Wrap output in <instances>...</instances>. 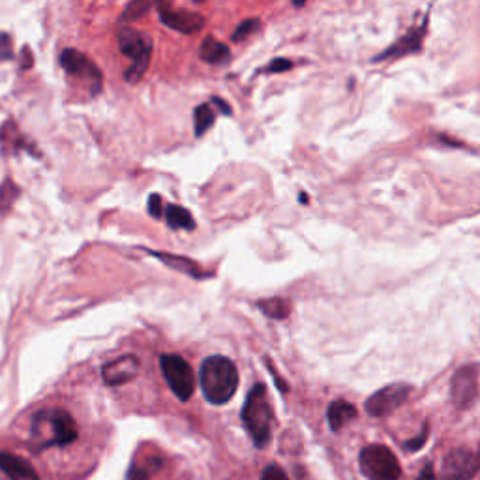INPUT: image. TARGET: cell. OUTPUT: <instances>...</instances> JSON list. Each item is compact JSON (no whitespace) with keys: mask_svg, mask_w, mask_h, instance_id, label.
Returning <instances> with one entry per match:
<instances>
[{"mask_svg":"<svg viewBox=\"0 0 480 480\" xmlns=\"http://www.w3.org/2000/svg\"><path fill=\"white\" fill-rule=\"evenodd\" d=\"M203 396L214 405L228 404L239 388V370L228 357L212 354L203 360L199 370Z\"/></svg>","mask_w":480,"mask_h":480,"instance_id":"6da1fadb","label":"cell"},{"mask_svg":"<svg viewBox=\"0 0 480 480\" xmlns=\"http://www.w3.org/2000/svg\"><path fill=\"white\" fill-rule=\"evenodd\" d=\"M272 420H274V413L268 402L266 386L257 383L250 391L244 407H242V422L257 449H263L266 447V443L271 441Z\"/></svg>","mask_w":480,"mask_h":480,"instance_id":"7a4b0ae2","label":"cell"},{"mask_svg":"<svg viewBox=\"0 0 480 480\" xmlns=\"http://www.w3.org/2000/svg\"><path fill=\"white\" fill-rule=\"evenodd\" d=\"M32 437L45 447H64L77 439L76 420L62 409L40 411L32 420Z\"/></svg>","mask_w":480,"mask_h":480,"instance_id":"3957f363","label":"cell"},{"mask_svg":"<svg viewBox=\"0 0 480 480\" xmlns=\"http://www.w3.org/2000/svg\"><path fill=\"white\" fill-rule=\"evenodd\" d=\"M119 47L124 55L132 58V66L124 71V81L130 85L139 83L151 66L152 38L146 32L128 26L119 32Z\"/></svg>","mask_w":480,"mask_h":480,"instance_id":"277c9868","label":"cell"},{"mask_svg":"<svg viewBox=\"0 0 480 480\" xmlns=\"http://www.w3.org/2000/svg\"><path fill=\"white\" fill-rule=\"evenodd\" d=\"M360 469L370 480H398L402 474L398 458L383 445H370L359 456Z\"/></svg>","mask_w":480,"mask_h":480,"instance_id":"5b68a950","label":"cell"},{"mask_svg":"<svg viewBox=\"0 0 480 480\" xmlns=\"http://www.w3.org/2000/svg\"><path fill=\"white\" fill-rule=\"evenodd\" d=\"M160 366L173 394L180 402H188L196 391V375L190 364L178 354H162Z\"/></svg>","mask_w":480,"mask_h":480,"instance_id":"8992f818","label":"cell"},{"mask_svg":"<svg viewBox=\"0 0 480 480\" xmlns=\"http://www.w3.org/2000/svg\"><path fill=\"white\" fill-rule=\"evenodd\" d=\"M411 386L405 383H394L381 391L373 392L366 400V411L372 417H385L392 411H396L405 400L409 398Z\"/></svg>","mask_w":480,"mask_h":480,"instance_id":"52a82bcc","label":"cell"},{"mask_svg":"<svg viewBox=\"0 0 480 480\" xmlns=\"http://www.w3.org/2000/svg\"><path fill=\"white\" fill-rule=\"evenodd\" d=\"M452 400L460 409H468L479 396V366L468 364L456 370L454 377L450 381Z\"/></svg>","mask_w":480,"mask_h":480,"instance_id":"ba28073f","label":"cell"},{"mask_svg":"<svg viewBox=\"0 0 480 480\" xmlns=\"http://www.w3.org/2000/svg\"><path fill=\"white\" fill-rule=\"evenodd\" d=\"M479 458L465 449H456L445 456L441 480H471L479 473Z\"/></svg>","mask_w":480,"mask_h":480,"instance_id":"9c48e42d","label":"cell"},{"mask_svg":"<svg viewBox=\"0 0 480 480\" xmlns=\"http://www.w3.org/2000/svg\"><path fill=\"white\" fill-rule=\"evenodd\" d=\"M60 66L71 76L89 77L92 94H98L101 90V71L90 62L87 55H83L77 49H64L60 55Z\"/></svg>","mask_w":480,"mask_h":480,"instance_id":"30bf717a","label":"cell"},{"mask_svg":"<svg viewBox=\"0 0 480 480\" xmlns=\"http://www.w3.org/2000/svg\"><path fill=\"white\" fill-rule=\"evenodd\" d=\"M160 19L164 25L180 32V34H196L205 26V17L201 13L178 10V8L167 6V4H160Z\"/></svg>","mask_w":480,"mask_h":480,"instance_id":"8fae6325","label":"cell"},{"mask_svg":"<svg viewBox=\"0 0 480 480\" xmlns=\"http://www.w3.org/2000/svg\"><path fill=\"white\" fill-rule=\"evenodd\" d=\"M137 373H139V360H137V357H133V354L111 360V362H108L105 366L101 368L103 381L111 386L124 385L128 381L135 379Z\"/></svg>","mask_w":480,"mask_h":480,"instance_id":"7c38bea8","label":"cell"},{"mask_svg":"<svg viewBox=\"0 0 480 480\" xmlns=\"http://www.w3.org/2000/svg\"><path fill=\"white\" fill-rule=\"evenodd\" d=\"M422 36H424V26L420 28H413V31L400 38L398 42H394L391 47H386L383 53H379L377 57H373V62H381V60H386V58H398L404 57V55H409V53H415L422 47Z\"/></svg>","mask_w":480,"mask_h":480,"instance_id":"4fadbf2b","label":"cell"},{"mask_svg":"<svg viewBox=\"0 0 480 480\" xmlns=\"http://www.w3.org/2000/svg\"><path fill=\"white\" fill-rule=\"evenodd\" d=\"M0 469L10 480H40L36 469L19 456L0 452Z\"/></svg>","mask_w":480,"mask_h":480,"instance_id":"5bb4252c","label":"cell"},{"mask_svg":"<svg viewBox=\"0 0 480 480\" xmlns=\"http://www.w3.org/2000/svg\"><path fill=\"white\" fill-rule=\"evenodd\" d=\"M154 257H158L165 266H169L173 271L182 272V274H188L191 278H207L209 274H205L201 271V266L197 265L196 261L188 259V257H182V255H173V253H164V252H151Z\"/></svg>","mask_w":480,"mask_h":480,"instance_id":"9a60e30c","label":"cell"},{"mask_svg":"<svg viewBox=\"0 0 480 480\" xmlns=\"http://www.w3.org/2000/svg\"><path fill=\"white\" fill-rule=\"evenodd\" d=\"M199 57H201L203 62L214 64V66L228 64L231 60V49L225 44L212 38V36H207L203 40L201 47H199Z\"/></svg>","mask_w":480,"mask_h":480,"instance_id":"2e32d148","label":"cell"},{"mask_svg":"<svg viewBox=\"0 0 480 480\" xmlns=\"http://www.w3.org/2000/svg\"><path fill=\"white\" fill-rule=\"evenodd\" d=\"M354 417H357L354 405H351L349 402H343V400L332 402L329 405V411H327V418H329V426L332 431H340Z\"/></svg>","mask_w":480,"mask_h":480,"instance_id":"e0dca14e","label":"cell"},{"mask_svg":"<svg viewBox=\"0 0 480 480\" xmlns=\"http://www.w3.org/2000/svg\"><path fill=\"white\" fill-rule=\"evenodd\" d=\"M165 220L171 229H186V231H194L196 229V220L194 216L178 205H169L165 209Z\"/></svg>","mask_w":480,"mask_h":480,"instance_id":"ac0fdd59","label":"cell"},{"mask_svg":"<svg viewBox=\"0 0 480 480\" xmlns=\"http://www.w3.org/2000/svg\"><path fill=\"white\" fill-rule=\"evenodd\" d=\"M257 308L271 319H285L291 314V302L287 298H265L257 302Z\"/></svg>","mask_w":480,"mask_h":480,"instance_id":"d6986e66","label":"cell"},{"mask_svg":"<svg viewBox=\"0 0 480 480\" xmlns=\"http://www.w3.org/2000/svg\"><path fill=\"white\" fill-rule=\"evenodd\" d=\"M214 120L216 113L212 111L210 105H207V103L199 105V108L196 109V113H194V124H196L197 137H201V135H205V133L209 132L210 128L214 126Z\"/></svg>","mask_w":480,"mask_h":480,"instance_id":"ffe728a7","label":"cell"},{"mask_svg":"<svg viewBox=\"0 0 480 480\" xmlns=\"http://www.w3.org/2000/svg\"><path fill=\"white\" fill-rule=\"evenodd\" d=\"M152 8L151 2H143V0H137V2H132L130 6L122 12V15H120V21L124 23V21H135L139 19L141 15H145L148 10Z\"/></svg>","mask_w":480,"mask_h":480,"instance_id":"44dd1931","label":"cell"},{"mask_svg":"<svg viewBox=\"0 0 480 480\" xmlns=\"http://www.w3.org/2000/svg\"><path fill=\"white\" fill-rule=\"evenodd\" d=\"M261 26V21L259 19H246L242 21L239 26H237V31L233 32V42H242L244 38H248V36H252L253 32L259 31Z\"/></svg>","mask_w":480,"mask_h":480,"instance_id":"7402d4cb","label":"cell"},{"mask_svg":"<svg viewBox=\"0 0 480 480\" xmlns=\"http://www.w3.org/2000/svg\"><path fill=\"white\" fill-rule=\"evenodd\" d=\"M17 196H19V190H17V186L8 178L6 182H4V186L0 188V203H2V207L4 209H8L10 205H12V201H15L17 199Z\"/></svg>","mask_w":480,"mask_h":480,"instance_id":"603a6c76","label":"cell"},{"mask_svg":"<svg viewBox=\"0 0 480 480\" xmlns=\"http://www.w3.org/2000/svg\"><path fill=\"white\" fill-rule=\"evenodd\" d=\"M13 57V47H12V38L0 32V60H10Z\"/></svg>","mask_w":480,"mask_h":480,"instance_id":"cb8c5ba5","label":"cell"},{"mask_svg":"<svg viewBox=\"0 0 480 480\" xmlns=\"http://www.w3.org/2000/svg\"><path fill=\"white\" fill-rule=\"evenodd\" d=\"M293 68V62L289 58H274L268 66L265 68V71H272V74H280V71H287Z\"/></svg>","mask_w":480,"mask_h":480,"instance_id":"d4e9b609","label":"cell"},{"mask_svg":"<svg viewBox=\"0 0 480 480\" xmlns=\"http://www.w3.org/2000/svg\"><path fill=\"white\" fill-rule=\"evenodd\" d=\"M261 480H289L287 474L284 473V469L278 468V465H268V468L263 471L261 474Z\"/></svg>","mask_w":480,"mask_h":480,"instance_id":"484cf974","label":"cell"},{"mask_svg":"<svg viewBox=\"0 0 480 480\" xmlns=\"http://www.w3.org/2000/svg\"><path fill=\"white\" fill-rule=\"evenodd\" d=\"M426 439H428V424L424 426V430H422V434L418 437H415V439H409V441L405 443L404 447L409 452H415V450H418V449H422L424 447V443H426Z\"/></svg>","mask_w":480,"mask_h":480,"instance_id":"4316f807","label":"cell"},{"mask_svg":"<svg viewBox=\"0 0 480 480\" xmlns=\"http://www.w3.org/2000/svg\"><path fill=\"white\" fill-rule=\"evenodd\" d=\"M148 212H151V216H154V218H160V216L164 214V210H162V197H160L158 194H152V196L148 197Z\"/></svg>","mask_w":480,"mask_h":480,"instance_id":"83f0119b","label":"cell"},{"mask_svg":"<svg viewBox=\"0 0 480 480\" xmlns=\"http://www.w3.org/2000/svg\"><path fill=\"white\" fill-rule=\"evenodd\" d=\"M212 103H216V105H218V109H220L221 113L225 114V117H229V114L233 113V111H231V108L228 105V101H223L221 98H218V96H214V98H212Z\"/></svg>","mask_w":480,"mask_h":480,"instance_id":"f1b7e54d","label":"cell"},{"mask_svg":"<svg viewBox=\"0 0 480 480\" xmlns=\"http://www.w3.org/2000/svg\"><path fill=\"white\" fill-rule=\"evenodd\" d=\"M417 480H436V473H434V469H431V465H426L422 473H420L417 477Z\"/></svg>","mask_w":480,"mask_h":480,"instance_id":"f546056e","label":"cell"}]
</instances>
